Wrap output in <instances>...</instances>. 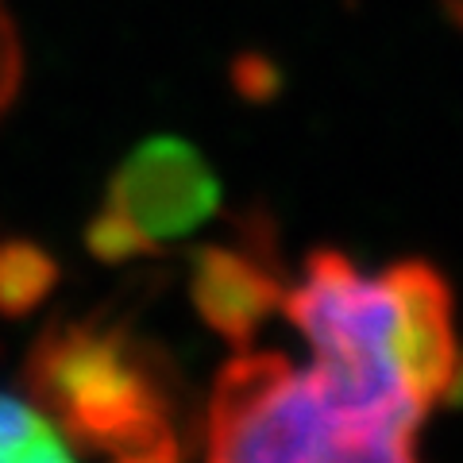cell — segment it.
Returning a JSON list of instances; mask_svg holds the SVG:
<instances>
[{"label": "cell", "mask_w": 463, "mask_h": 463, "mask_svg": "<svg viewBox=\"0 0 463 463\" xmlns=\"http://www.w3.org/2000/svg\"><path fill=\"white\" fill-rule=\"evenodd\" d=\"M24 386L70 448L116 459L174 448L155 371L120 328L54 321L27 355Z\"/></svg>", "instance_id": "obj_3"}, {"label": "cell", "mask_w": 463, "mask_h": 463, "mask_svg": "<svg viewBox=\"0 0 463 463\" xmlns=\"http://www.w3.org/2000/svg\"><path fill=\"white\" fill-rule=\"evenodd\" d=\"M0 463H74V452L35 402L0 394Z\"/></svg>", "instance_id": "obj_5"}, {"label": "cell", "mask_w": 463, "mask_h": 463, "mask_svg": "<svg viewBox=\"0 0 463 463\" xmlns=\"http://www.w3.org/2000/svg\"><path fill=\"white\" fill-rule=\"evenodd\" d=\"M216 209V178L194 147L151 139L116 166L105 205L85 228V248L105 263L158 251Z\"/></svg>", "instance_id": "obj_4"}, {"label": "cell", "mask_w": 463, "mask_h": 463, "mask_svg": "<svg viewBox=\"0 0 463 463\" xmlns=\"http://www.w3.org/2000/svg\"><path fill=\"white\" fill-rule=\"evenodd\" d=\"M274 309L286 313L313 355L379 374L432 413L459 394L463 352L452 294L425 263L359 270L340 251H317L298 286L279 289Z\"/></svg>", "instance_id": "obj_2"}, {"label": "cell", "mask_w": 463, "mask_h": 463, "mask_svg": "<svg viewBox=\"0 0 463 463\" xmlns=\"http://www.w3.org/2000/svg\"><path fill=\"white\" fill-rule=\"evenodd\" d=\"M444 5H448V12L456 16V24L463 27V0H444Z\"/></svg>", "instance_id": "obj_9"}, {"label": "cell", "mask_w": 463, "mask_h": 463, "mask_svg": "<svg viewBox=\"0 0 463 463\" xmlns=\"http://www.w3.org/2000/svg\"><path fill=\"white\" fill-rule=\"evenodd\" d=\"M429 417L417 398L359 367L251 347L216 374L205 463H421Z\"/></svg>", "instance_id": "obj_1"}, {"label": "cell", "mask_w": 463, "mask_h": 463, "mask_svg": "<svg viewBox=\"0 0 463 463\" xmlns=\"http://www.w3.org/2000/svg\"><path fill=\"white\" fill-rule=\"evenodd\" d=\"M116 463H178V448H158V452H139V456H120Z\"/></svg>", "instance_id": "obj_8"}, {"label": "cell", "mask_w": 463, "mask_h": 463, "mask_svg": "<svg viewBox=\"0 0 463 463\" xmlns=\"http://www.w3.org/2000/svg\"><path fill=\"white\" fill-rule=\"evenodd\" d=\"M58 282V263L35 240H0V317H27Z\"/></svg>", "instance_id": "obj_6"}, {"label": "cell", "mask_w": 463, "mask_h": 463, "mask_svg": "<svg viewBox=\"0 0 463 463\" xmlns=\"http://www.w3.org/2000/svg\"><path fill=\"white\" fill-rule=\"evenodd\" d=\"M16 90H20V39L5 5H0V116L12 105Z\"/></svg>", "instance_id": "obj_7"}]
</instances>
